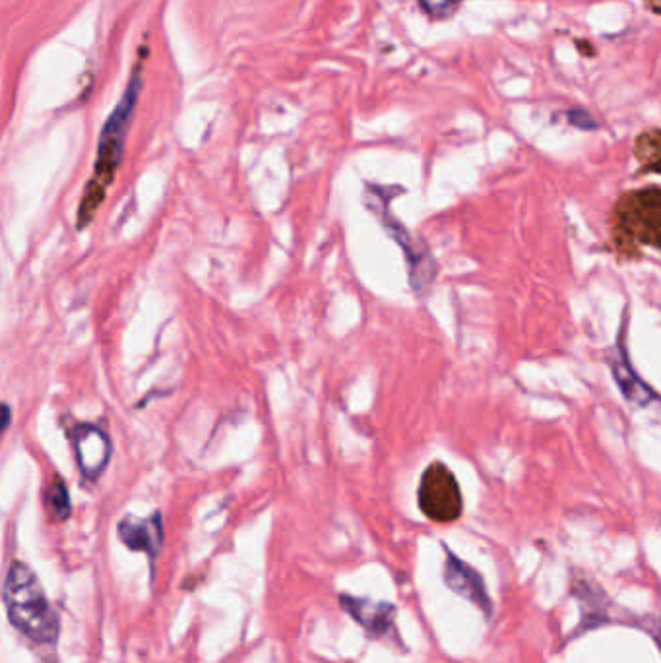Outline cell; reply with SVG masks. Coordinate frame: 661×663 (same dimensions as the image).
I'll return each mask as SVG.
<instances>
[{
	"instance_id": "6da1fadb",
	"label": "cell",
	"mask_w": 661,
	"mask_h": 663,
	"mask_svg": "<svg viewBox=\"0 0 661 663\" xmlns=\"http://www.w3.org/2000/svg\"><path fill=\"white\" fill-rule=\"evenodd\" d=\"M146 59H148V47L144 45L140 49V57L136 59L125 93L101 130L98 161L93 169L92 181L86 188L84 201L78 210V229H84L92 221L93 214L100 208L101 202L105 198V191L113 183L118 165H121L123 151H125L126 133H128V126L135 115L136 103L143 92Z\"/></svg>"
},
{
	"instance_id": "7a4b0ae2",
	"label": "cell",
	"mask_w": 661,
	"mask_h": 663,
	"mask_svg": "<svg viewBox=\"0 0 661 663\" xmlns=\"http://www.w3.org/2000/svg\"><path fill=\"white\" fill-rule=\"evenodd\" d=\"M607 231L613 251L625 261H637L645 249H660V186H645L620 194L613 204Z\"/></svg>"
},
{
	"instance_id": "3957f363",
	"label": "cell",
	"mask_w": 661,
	"mask_h": 663,
	"mask_svg": "<svg viewBox=\"0 0 661 663\" xmlns=\"http://www.w3.org/2000/svg\"><path fill=\"white\" fill-rule=\"evenodd\" d=\"M7 614L14 627L37 644H53L59 639V615L43 592L42 582L24 563H14L2 588Z\"/></svg>"
},
{
	"instance_id": "277c9868",
	"label": "cell",
	"mask_w": 661,
	"mask_h": 663,
	"mask_svg": "<svg viewBox=\"0 0 661 663\" xmlns=\"http://www.w3.org/2000/svg\"><path fill=\"white\" fill-rule=\"evenodd\" d=\"M419 511L435 524H453L464 514L460 483L443 462L429 464L418 489Z\"/></svg>"
},
{
	"instance_id": "5b68a950",
	"label": "cell",
	"mask_w": 661,
	"mask_h": 663,
	"mask_svg": "<svg viewBox=\"0 0 661 663\" xmlns=\"http://www.w3.org/2000/svg\"><path fill=\"white\" fill-rule=\"evenodd\" d=\"M340 605H342L343 611L367 632L368 639H392L394 642L400 640V635L394 627V617L398 611L396 605L386 604V602H371L365 597L347 596V594L340 596Z\"/></svg>"
},
{
	"instance_id": "8992f818",
	"label": "cell",
	"mask_w": 661,
	"mask_h": 663,
	"mask_svg": "<svg viewBox=\"0 0 661 663\" xmlns=\"http://www.w3.org/2000/svg\"><path fill=\"white\" fill-rule=\"evenodd\" d=\"M446 564H444V582L454 594L468 599L469 604L481 609L487 619L493 617V599L487 594L486 580L476 569L460 561L456 555L444 546Z\"/></svg>"
},
{
	"instance_id": "52a82bcc",
	"label": "cell",
	"mask_w": 661,
	"mask_h": 663,
	"mask_svg": "<svg viewBox=\"0 0 661 663\" xmlns=\"http://www.w3.org/2000/svg\"><path fill=\"white\" fill-rule=\"evenodd\" d=\"M72 443H75L76 460H78L82 476L90 481H95L111 460L110 437L100 427L82 423V425H76Z\"/></svg>"
},
{
	"instance_id": "ba28073f",
	"label": "cell",
	"mask_w": 661,
	"mask_h": 663,
	"mask_svg": "<svg viewBox=\"0 0 661 663\" xmlns=\"http://www.w3.org/2000/svg\"><path fill=\"white\" fill-rule=\"evenodd\" d=\"M118 538L133 551H144L156 559L163 546V524L161 514L153 513L150 518H135L125 516L118 522Z\"/></svg>"
},
{
	"instance_id": "9c48e42d",
	"label": "cell",
	"mask_w": 661,
	"mask_h": 663,
	"mask_svg": "<svg viewBox=\"0 0 661 663\" xmlns=\"http://www.w3.org/2000/svg\"><path fill=\"white\" fill-rule=\"evenodd\" d=\"M635 158L646 173L660 171V130L650 128L638 136L635 142Z\"/></svg>"
},
{
	"instance_id": "30bf717a",
	"label": "cell",
	"mask_w": 661,
	"mask_h": 663,
	"mask_svg": "<svg viewBox=\"0 0 661 663\" xmlns=\"http://www.w3.org/2000/svg\"><path fill=\"white\" fill-rule=\"evenodd\" d=\"M47 506L57 521H67L72 514V504L68 495L67 483L62 479H55L47 489Z\"/></svg>"
},
{
	"instance_id": "8fae6325",
	"label": "cell",
	"mask_w": 661,
	"mask_h": 663,
	"mask_svg": "<svg viewBox=\"0 0 661 663\" xmlns=\"http://www.w3.org/2000/svg\"><path fill=\"white\" fill-rule=\"evenodd\" d=\"M464 0H419V7L425 10V14H429L435 20H443V18L453 16L456 10L460 9V4Z\"/></svg>"
},
{
	"instance_id": "7c38bea8",
	"label": "cell",
	"mask_w": 661,
	"mask_h": 663,
	"mask_svg": "<svg viewBox=\"0 0 661 663\" xmlns=\"http://www.w3.org/2000/svg\"><path fill=\"white\" fill-rule=\"evenodd\" d=\"M569 117L572 121V125H577L578 128H595V121L588 115L586 111H570Z\"/></svg>"
},
{
	"instance_id": "4fadbf2b",
	"label": "cell",
	"mask_w": 661,
	"mask_h": 663,
	"mask_svg": "<svg viewBox=\"0 0 661 663\" xmlns=\"http://www.w3.org/2000/svg\"><path fill=\"white\" fill-rule=\"evenodd\" d=\"M10 421H12V412H10L7 403H0V435L9 428Z\"/></svg>"
}]
</instances>
